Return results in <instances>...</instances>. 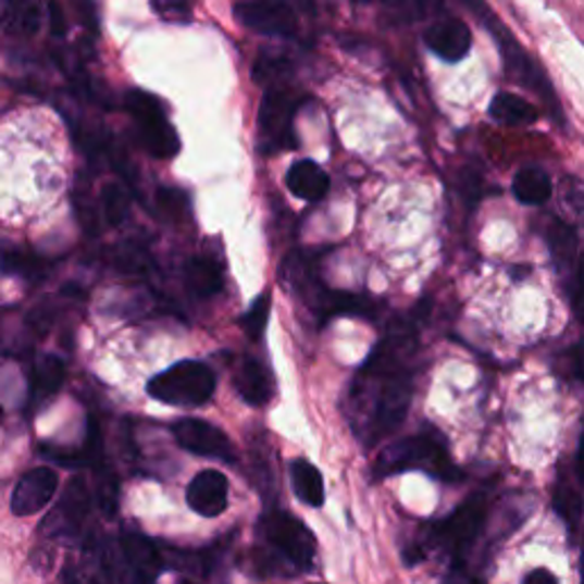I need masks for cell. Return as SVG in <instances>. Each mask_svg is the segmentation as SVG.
I'll list each match as a JSON object with an SVG mask.
<instances>
[{
  "label": "cell",
  "mask_w": 584,
  "mask_h": 584,
  "mask_svg": "<svg viewBox=\"0 0 584 584\" xmlns=\"http://www.w3.org/2000/svg\"><path fill=\"white\" fill-rule=\"evenodd\" d=\"M415 349V324L397 320L355 380L349 407L355 432L365 446H375L405 423L413 393L407 365Z\"/></svg>",
  "instance_id": "cell-1"
},
{
  "label": "cell",
  "mask_w": 584,
  "mask_h": 584,
  "mask_svg": "<svg viewBox=\"0 0 584 584\" xmlns=\"http://www.w3.org/2000/svg\"><path fill=\"white\" fill-rule=\"evenodd\" d=\"M263 550L256 557L253 571L261 575L309 571L315 562V539L311 530L286 511H270L261 521Z\"/></svg>",
  "instance_id": "cell-2"
},
{
  "label": "cell",
  "mask_w": 584,
  "mask_h": 584,
  "mask_svg": "<svg viewBox=\"0 0 584 584\" xmlns=\"http://www.w3.org/2000/svg\"><path fill=\"white\" fill-rule=\"evenodd\" d=\"M413 469L427 471L430 475L446 482L459 480L457 465L452 463L446 443L440 440L438 434H415L390 443L375 463V475L388 477Z\"/></svg>",
  "instance_id": "cell-3"
},
{
  "label": "cell",
  "mask_w": 584,
  "mask_h": 584,
  "mask_svg": "<svg viewBox=\"0 0 584 584\" xmlns=\"http://www.w3.org/2000/svg\"><path fill=\"white\" fill-rule=\"evenodd\" d=\"M147 393L172 407H203L215 395V372L201 361H178L151 377Z\"/></svg>",
  "instance_id": "cell-4"
},
{
  "label": "cell",
  "mask_w": 584,
  "mask_h": 584,
  "mask_svg": "<svg viewBox=\"0 0 584 584\" xmlns=\"http://www.w3.org/2000/svg\"><path fill=\"white\" fill-rule=\"evenodd\" d=\"M486 517L488 500L484 494H475L434 527V539L438 548L452 559V569H463V559L480 539Z\"/></svg>",
  "instance_id": "cell-5"
},
{
  "label": "cell",
  "mask_w": 584,
  "mask_h": 584,
  "mask_svg": "<svg viewBox=\"0 0 584 584\" xmlns=\"http://www.w3.org/2000/svg\"><path fill=\"white\" fill-rule=\"evenodd\" d=\"M124 108L137 124L139 142L153 158L170 160L178 153V135L167 122L165 108L153 95L142 89H131L124 99Z\"/></svg>",
  "instance_id": "cell-6"
},
{
  "label": "cell",
  "mask_w": 584,
  "mask_h": 584,
  "mask_svg": "<svg viewBox=\"0 0 584 584\" xmlns=\"http://www.w3.org/2000/svg\"><path fill=\"white\" fill-rule=\"evenodd\" d=\"M484 21L500 46L502 62H505L509 78H513L519 85L536 91V95H539L546 103H550L552 112L559 116V101L555 97V89H552L548 76L544 74V69L536 64V60L523 49L519 39L502 26L498 16H490L488 12H484Z\"/></svg>",
  "instance_id": "cell-7"
},
{
  "label": "cell",
  "mask_w": 584,
  "mask_h": 584,
  "mask_svg": "<svg viewBox=\"0 0 584 584\" xmlns=\"http://www.w3.org/2000/svg\"><path fill=\"white\" fill-rule=\"evenodd\" d=\"M110 564L120 584H156L162 567V555L156 544L142 534H124L110 552Z\"/></svg>",
  "instance_id": "cell-8"
},
{
  "label": "cell",
  "mask_w": 584,
  "mask_h": 584,
  "mask_svg": "<svg viewBox=\"0 0 584 584\" xmlns=\"http://www.w3.org/2000/svg\"><path fill=\"white\" fill-rule=\"evenodd\" d=\"M299 101L288 87H270L261 103L259 128H261V149L265 153H276L284 149H295L293 116Z\"/></svg>",
  "instance_id": "cell-9"
},
{
  "label": "cell",
  "mask_w": 584,
  "mask_h": 584,
  "mask_svg": "<svg viewBox=\"0 0 584 584\" xmlns=\"http://www.w3.org/2000/svg\"><path fill=\"white\" fill-rule=\"evenodd\" d=\"M172 434L183 450L206 459H220V461H236V450L228 436L206 423L201 418H183L172 427Z\"/></svg>",
  "instance_id": "cell-10"
},
{
  "label": "cell",
  "mask_w": 584,
  "mask_h": 584,
  "mask_svg": "<svg viewBox=\"0 0 584 584\" xmlns=\"http://www.w3.org/2000/svg\"><path fill=\"white\" fill-rule=\"evenodd\" d=\"M233 12L243 26L253 33L274 37H290L297 33V16L284 3H240Z\"/></svg>",
  "instance_id": "cell-11"
},
{
  "label": "cell",
  "mask_w": 584,
  "mask_h": 584,
  "mask_svg": "<svg viewBox=\"0 0 584 584\" xmlns=\"http://www.w3.org/2000/svg\"><path fill=\"white\" fill-rule=\"evenodd\" d=\"M58 490V473L49 465H39V469L28 471L18 480L12 494V511L16 517H33L49 505Z\"/></svg>",
  "instance_id": "cell-12"
},
{
  "label": "cell",
  "mask_w": 584,
  "mask_h": 584,
  "mask_svg": "<svg viewBox=\"0 0 584 584\" xmlns=\"http://www.w3.org/2000/svg\"><path fill=\"white\" fill-rule=\"evenodd\" d=\"M425 41L434 55L446 62H461L471 53L473 35L465 21L457 16H443L436 18L430 30L425 33Z\"/></svg>",
  "instance_id": "cell-13"
},
{
  "label": "cell",
  "mask_w": 584,
  "mask_h": 584,
  "mask_svg": "<svg viewBox=\"0 0 584 584\" xmlns=\"http://www.w3.org/2000/svg\"><path fill=\"white\" fill-rule=\"evenodd\" d=\"M89 490L85 486L83 480H72L64 490L62 500L58 502V507L53 509V513L49 517V521L44 523V530L49 534H72L76 532L83 521L87 519L89 511Z\"/></svg>",
  "instance_id": "cell-14"
},
{
  "label": "cell",
  "mask_w": 584,
  "mask_h": 584,
  "mask_svg": "<svg viewBox=\"0 0 584 584\" xmlns=\"http://www.w3.org/2000/svg\"><path fill=\"white\" fill-rule=\"evenodd\" d=\"M188 505L199 517L215 519L228 507V480L220 471H201L188 484Z\"/></svg>",
  "instance_id": "cell-15"
},
{
  "label": "cell",
  "mask_w": 584,
  "mask_h": 584,
  "mask_svg": "<svg viewBox=\"0 0 584 584\" xmlns=\"http://www.w3.org/2000/svg\"><path fill=\"white\" fill-rule=\"evenodd\" d=\"M233 382H236V390L240 393L243 400L251 407L268 405L274 393V382L268 368L256 359H243Z\"/></svg>",
  "instance_id": "cell-16"
},
{
  "label": "cell",
  "mask_w": 584,
  "mask_h": 584,
  "mask_svg": "<svg viewBox=\"0 0 584 584\" xmlns=\"http://www.w3.org/2000/svg\"><path fill=\"white\" fill-rule=\"evenodd\" d=\"M288 190L303 201H320L330 192V176L313 160H297L286 174Z\"/></svg>",
  "instance_id": "cell-17"
},
{
  "label": "cell",
  "mask_w": 584,
  "mask_h": 584,
  "mask_svg": "<svg viewBox=\"0 0 584 584\" xmlns=\"http://www.w3.org/2000/svg\"><path fill=\"white\" fill-rule=\"evenodd\" d=\"M546 243H548V249L552 253V261L559 274H571V282H573L575 265L580 259L575 231L564 222H552L546 231Z\"/></svg>",
  "instance_id": "cell-18"
},
{
  "label": "cell",
  "mask_w": 584,
  "mask_h": 584,
  "mask_svg": "<svg viewBox=\"0 0 584 584\" xmlns=\"http://www.w3.org/2000/svg\"><path fill=\"white\" fill-rule=\"evenodd\" d=\"M222 284L224 276L215 261L197 256V259H190L188 265H185V288H188L195 297L199 299L215 297L222 290Z\"/></svg>",
  "instance_id": "cell-19"
},
{
  "label": "cell",
  "mask_w": 584,
  "mask_h": 584,
  "mask_svg": "<svg viewBox=\"0 0 584 584\" xmlns=\"http://www.w3.org/2000/svg\"><path fill=\"white\" fill-rule=\"evenodd\" d=\"M488 114L505 126H527L534 124L536 116H539V112H536V108L530 101H525L519 95H511V91H500V95H496L488 105Z\"/></svg>",
  "instance_id": "cell-20"
},
{
  "label": "cell",
  "mask_w": 584,
  "mask_h": 584,
  "mask_svg": "<svg viewBox=\"0 0 584 584\" xmlns=\"http://www.w3.org/2000/svg\"><path fill=\"white\" fill-rule=\"evenodd\" d=\"M513 197H517L525 206H542L552 195V181L542 167H523L513 176Z\"/></svg>",
  "instance_id": "cell-21"
},
{
  "label": "cell",
  "mask_w": 584,
  "mask_h": 584,
  "mask_svg": "<svg viewBox=\"0 0 584 584\" xmlns=\"http://www.w3.org/2000/svg\"><path fill=\"white\" fill-rule=\"evenodd\" d=\"M290 480L295 496L307 502L309 507H322L324 505V480L315 465L307 459H297L290 465Z\"/></svg>",
  "instance_id": "cell-22"
},
{
  "label": "cell",
  "mask_w": 584,
  "mask_h": 584,
  "mask_svg": "<svg viewBox=\"0 0 584 584\" xmlns=\"http://www.w3.org/2000/svg\"><path fill=\"white\" fill-rule=\"evenodd\" d=\"M64 384V363L58 357H41L33 368V400H46Z\"/></svg>",
  "instance_id": "cell-23"
},
{
  "label": "cell",
  "mask_w": 584,
  "mask_h": 584,
  "mask_svg": "<svg viewBox=\"0 0 584 584\" xmlns=\"http://www.w3.org/2000/svg\"><path fill=\"white\" fill-rule=\"evenodd\" d=\"M552 507L571 530L577 527V523L582 519V511H584V502H582V496L569 482H559L555 486Z\"/></svg>",
  "instance_id": "cell-24"
},
{
  "label": "cell",
  "mask_w": 584,
  "mask_h": 584,
  "mask_svg": "<svg viewBox=\"0 0 584 584\" xmlns=\"http://www.w3.org/2000/svg\"><path fill=\"white\" fill-rule=\"evenodd\" d=\"M128 195L120 183H108L101 192V215L110 226H120L128 215Z\"/></svg>",
  "instance_id": "cell-25"
},
{
  "label": "cell",
  "mask_w": 584,
  "mask_h": 584,
  "mask_svg": "<svg viewBox=\"0 0 584 584\" xmlns=\"http://www.w3.org/2000/svg\"><path fill=\"white\" fill-rule=\"evenodd\" d=\"M97 502L108 519H112L120 507V480L103 463L97 465Z\"/></svg>",
  "instance_id": "cell-26"
},
{
  "label": "cell",
  "mask_w": 584,
  "mask_h": 584,
  "mask_svg": "<svg viewBox=\"0 0 584 584\" xmlns=\"http://www.w3.org/2000/svg\"><path fill=\"white\" fill-rule=\"evenodd\" d=\"M78 575L83 584H112L114 573L110 564V552H105L103 548H91Z\"/></svg>",
  "instance_id": "cell-27"
},
{
  "label": "cell",
  "mask_w": 584,
  "mask_h": 584,
  "mask_svg": "<svg viewBox=\"0 0 584 584\" xmlns=\"http://www.w3.org/2000/svg\"><path fill=\"white\" fill-rule=\"evenodd\" d=\"M270 309H272V293L265 290L261 297H256L251 301V307L243 315V330L251 340H261L263 338L265 326H268V318H270Z\"/></svg>",
  "instance_id": "cell-28"
},
{
  "label": "cell",
  "mask_w": 584,
  "mask_h": 584,
  "mask_svg": "<svg viewBox=\"0 0 584 584\" xmlns=\"http://www.w3.org/2000/svg\"><path fill=\"white\" fill-rule=\"evenodd\" d=\"M156 206L165 218L181 220L185 213H188V197H185L181 190L160 188L156 195Z\"/></svg>",
  "instance_id": "cell-29"
},
{
  "label": "cell",
  "mask_w": 584,
  "mask_h": 584,
  "mask_svg": "<svg viewBox=\"0 0 584 584\" xmlns=\"http://www.w3.org/2000/svg\"><path fill=\"white\" fill-rule=\"evenodd\" d=\"M116 268L131 274H145L147 270H151L149 253L135 245L122 247L120 251H116Z\"/></svg>",
  "instance_id": "cell-30"
},
{
  "label": "cell",
  "mask_w": 584,
  "mask_h": 584,
  "mask_svg": "<svg viewBox=\"0 0 584 584\" xmlns=\"http://www.w3.org/2000/svg\"><path fill=\"white\" fill-rule=\"evenodd\" d=\"M571 301H573L575 318L584 324V253H580L577 265H575V274L571 282Z\"/></svg>",
  "instance_id": "cell-31"
},
{
  "label": "cell",
  "mask_w": 584,
  "mask_h": 584,
  "mask_svg": "<svg viewBox=\"0 0 584 584\" xmlns=\"http://www.w3.org/2000/svg\"><path fill=\"white\" fill-rule=\"evenodd\" d=\"M151 8L156 14H160L162 21H170V23L192 21V8L188 3H153Z\"/></svg>",
  "instance_id": "cell-32"
},
{
  "label": "cell",
  "mask_w": 584,
  "mask_h": 584,
  "mask_svg": "<svg viewBox=\"0 0 584 584\" xmlns=\"http://www.w3.org/2000/svg\"><path fill=\"white\" fill-rule=\"evenodd\" d=\"M562 197H564V203L573 210L575 215L584 218V188L575 178H564Z\"/></svg>",
  "instance_id": "cell-33"
},
{
  "label": "cell",
  "mask_w": 584,
  "mask_h": 584,
  "mask_svg": "<svg viewBox=\"0 0 584 584\" xmlns=\"http://www.w3.org/2000/svg\"><path fill=\"white\" fill-rule=\"evenodd\" d=\"M39 10L35 8V5H30V8H23L21 10V14L16 16V21H18V30L21 33H35L37 30V26H39V14H37Z\"/></svg>",
  "instance_id": "cell-34"
},
{
  "label": "cell",
  "mask_w": 584,
  "mask_h": 584,
  "mask_svg": "<svg viewBox=\"0 0 584 584\" xmlns=\"http://www.w3.org/2000/svg\"><path fill=\"white\" fill-rule=\"evenodd\" d=\"M49 14H51V33L53 35H64L66 33V21H64V14H62V8L51 3L49 5Z\"/></svg>",
  "instance_id": "cell-35"
},
{
  "label": "cell",
  "mask_w": 584,
  "mask_h": 584,
  "mask_svg": "<svg viewBox=\"0 0 584 584\" xmlns=\"http://www.w3.org/2000/svg\"><path fill=\"white\" fill-rule=\"evenodd\" d=\"M523 584H557V580L548 569H534L525 575Z\"/></svg>",
  "instance_id": "cell-36"
},
{
  "label": "cell",
  "mask_w": 584,
  "mask_h": 584,
  "mask_svg": "<svg viewBox=\"0 0 584 584\" xmlns=\"http://www.w3.org/2000/svg\"><path fill=\"white\" fill-rule=\"evenodd\" d=\"M60 584H83V580L74 567H64V571L60 573Z\"/></svg>",
  "instance_id": "cell-37"
},
{
  "label": "cell",
  "mask_w": 584,
  "mask_h": 584,
  "mask_svg": "<svg viewBox=\"0 0 584 584\" xmlns=\"http://www.w3.org/2000/svg\"><path fill=\"white\" fill-rule=\"evenodd\" d=\"M577 477L584 484V434L580 438V448H577Z\"/></svg>",
  "instance_id": "cell-38"
},
{
  "label": "cell",
  "mask_w": 584,
  "mask_h": 584,
  "mask_svg": "<svg viewBox=\"0 0 584 584\" xmlns=\"http://www.w3.org/2000/svg\"><path fill=\"white\" fill-rule=\"evenodd\" d=\"M577 368L582 372V377H584V345L577 347Z\"/></svg>",
  "instance_id": "cell-39"
},
{
  "label": "cell",
  "mask_w": 584,
  "mask_h": 584,
  "mask_svg": "<svg viewBox=\"0 0 584 584\" xmlns=\"http://www.w3.org/2000/svg\"><path fill=\"white\" fill-rule=\"evenodd\" d=\"M114 162H120V156H114ZM122 162H124V165H128V160H126L124 156H122ZM116 167H120V165H116ZM122 172L126 174V178H133V174H131L128 170H124V167H122Z\"/></svg>",
  "instance_id": "cell-40"
},
{
  "label": "cell",
  "mask_w": 584,
  "mask_h": 584,
  "mask_svg": "<svg viewBox=\"0 0 584 584\" xmlns=\"http://www.w3.org/2000/svg\"><path fill=\"white\" fill-rule=\"evenodd\" d=\"M178 584H195V582H192V580H181Z\"/></svg>",
  "instance_id": "cell-41"
},
{
  "label": "cell",
  "mask_w": 584,
  "mask_h": 584,
  "mask_svg": "<svg viewBox=\"0 0 584 584\" xmlns=\"http://www.w3.org/2000/svg\"><path fill=\"white\" fill-rule=\"evenodd\" d=\"M0 423H3V407H0Z\"/></svg>",
  "instance_id": "cell-42"
},
{
  "label": "cell",
  "mask_w": 584,
  "mask_h": 584,
  "mask_svg": "<svg viewBox=\"0 0 584 584\" xmlns=\"http://www.w3.org/2000/svg\"><path fill=\"white\" fill-rule=\"evenodd\" d=\"M582 573H584V555H582Z\"/></svg>",
  "instance_id": "cell-43"
}]
</instances>
